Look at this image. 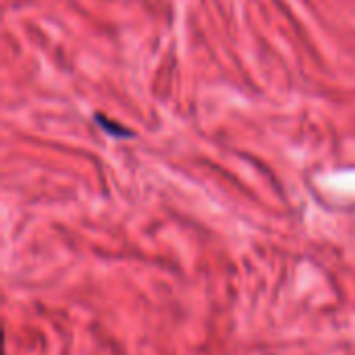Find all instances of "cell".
Instances as JSON below:
<instances>
[{
    "mask_svg": "<svg viewBox=\"0 0 355 355\" xmlns=\"http://www.w3.org/2000/svg\"><path fill=\"white\" fill-rule=\"evenodd\" d=\"M96 121H98V123L102 125V129H104V131H108L110 135H116V137H131V135H133L129 129H123L121 125L110 123L104 114H96Z\"/></svg>",
    "mask_w": 355,
    "mask_h": 355,
    "instance_id": "1",
    "label": "cell"
}]
</instances>
